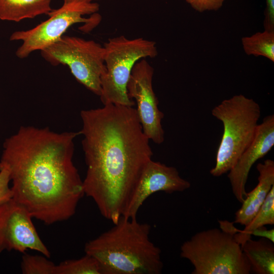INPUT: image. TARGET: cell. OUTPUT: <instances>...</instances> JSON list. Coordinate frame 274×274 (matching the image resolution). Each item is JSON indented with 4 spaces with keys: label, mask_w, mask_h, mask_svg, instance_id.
<instances>
[{
    "label": "cell",
    "mask_w": 274,
    "mask_h": 274,
    "mask_svg": "<svg viewBox=\"0 0 274 274\" xmlns=\"http://www.w3.org/2000/svg\"><path fill=\"white\" fill-rule=\"evenodd\" d=\"M80 134L22 126L3 143L0 169L9 172L12 198L46 225L72 218L85 195L73 161Z\"/></svg>",
    "instance_id": "6da1fadb"
},
{
    "label": "cell",
    "mask_w": 274,
    "mask_h": 274,
    "mask_svg": "<svg viewBox=\"0 0 274 274\" xmlns=\"http://www.w3.org/2000/svg\"><path fill=\"white\" fill-rule=\"evenodd\" d=\"M80 116L87 166L84 194L93 199L104 218L115 224L152 159L150 140L133 107L109 104L82 110Z\"/></svg>",
    "instance_id": "7a4b0ae2"
},
{
    "label": "cell",
    "mask_w": 274,
    "mask_h": 274,
    "mask_svg": "<svg viewBox=\"0 0 274 274\" xmlns=\"http://www.w3.org/2000/svg\"><path fill=\"white\" fill-rule=\"evenodd\" d=\"M151 226L121 216L114 226L86 243L85 254L100 263L104 274H160L161 251L150 238Z\"/></svg>",
    "instance_id": "3957f363"
},
{
    "label": "cell",
    "mask_w": 274,
    "mask_h": 274,
    "mask_svg": "<svg viewBox=\"0 0 274 274\" xmlns=\"http://www.w3.org/2000/svg\"><path fill=\"white\" fill-rule=\"evenodd\" d=\"M223 124V132L218 148L216 164L210 170L214 177L228 172L253 141L261 116L259 105L242 94L224 99L212 110Z\"/></svg>",
    "instance_id": "277c9868"
},
{
    "label": "cell",
    "mask_w": 274,
    "mask_h": 274,
    "mask_svg": "<svg viewBox=\"0 0 274 274\" xmlns=\"http://www.w3.org/2000/svg\"><path fill=\"white\" fill-rule=\"evenodd\" d=\"M235 232L212 228L185 242L180 256L193 266L192 274H249L251 266Z\"/></svg>",
    "instance_id": "5b68a950"
},
{
    "label": "cell",
    "mask_w": 274,
    "mask_h": 274,
    "mask_svg": "<svg viewBox=\"0 0 274 274\" xmlns=\"http://www.w3.org/2000/svg\"><path fill=\"white\" fill-rule=\"evenodd\" d=\"M106 72L101 77L103 105L113 104L133 107L127 93V84L134 65L140 60L157 56L156 43L142 38L124 36L110 38L104 43Z\"/></svg>",
    "instance_id": "8992f818"
},
{
    "label": "cell",
    "mask_w": 274,
    "mask_h": 274,
    "mask_svg": "<svg viewBox=\"0 0 274 274\" xmlns=\"http://www.w3.org/2000/svg\"><path fill=\"white\" fill-rule=\"evenodd\" d=\"M41 54L53 65L67 66L80 83L100 96L101 77L106 70L104 46L93 40L63 35L41 50Z\"/></svg>",
    "instance_id": "52a82bcc"
},
{
    "label": "cell",
    "mask_w": 274,
    "mask_h": 274,
    "mask_svg": "<svg viewBox=\"0 0 274 274\" xmlns=\"http://www.w3.org/2000/svg\"><path fill=\"white\" fill-rule=\"evenodd\" d=\"M99 8L97 3L62 5L53 9L48 14L49 18L35 27L13 32L10 40L22 42L16 51V56L24 59L35 51H41L59 40L75 24H96L100 20L96 13Z\"/></svg>",
    "instance_id": "ba28073f"
},
{
    "label": "cell",
    "mask_w": 274,
    "mask_h": 274,
    "mask_svg": "<svg viewBox=\"0 0 274 274\" xmlns=\"http://www.w3.org/2000/svg\"><path fill=\"white\" fill-rule=\"evenodd\" d=\"M153 74L154 68L146 58L140 60L133 67L126 89L128 97L136 102L135 109L144 133L150 140L161 144L164 140L161 124L164 114L159 109L153 89Z\"/></svg>",
    "instance_id": "9c48e42d"
},
{
    "label": "cell",
    "mask_w": 274,
    "mask_h": 274,
    "mask_svg": "<svg viewBox=\"0 0 274 274\" xmlns=\"http://www.w3.org/2000/svg\"><path fill=\"white\" fill-rule=\"evenodd\" d=\"M32 217L12 198L0 206V253L32 250L50 258L51 254L40 237Z\"/></svg>",
    "instance_id": "30bf717a"
},
{
    "label": "cell",
    "mask_w": 274,
    "mask_h": 274,
    "mask_svg": "<svg viewBox=\"0 0 274 274\" xmlns=\"http://www.w3.org/2000/svg\"><path fill=\"white\" fill-rule=\"evenodd\" d=\"M191 186L182 178L176 168L152 159L145 167L122 217L135 219L144 202L152 194L183 192Z\"/></svg>",
    "instance_id": "8fae6325"
},
{
    "label": "cell",
    "mask_w": 274,
    "mask_h": 274,
    "mask_svg": "<svg viewBox=\"0 0 274 274\" xmlns=\"http://www.w3.org/2000/svg\"><path fill=\"white\" fill-rule=\"evenodd\" d=\"M273 146L274 115H270L259 124L253 141L228 172V178L232 191L239 202L242 203L246 196V184L251 167L258 160L265 156Z\"/></svg>",
    "instance_id": "7c38bea8"
},
{
    "label": "cell",
    "mask_w": 274,
    "mask_h": 274,
    "mask_svg": "<svg viewBox=\"0 0 274 274\" xmlns=\"http://www.w3.org/2000/svg\"><path fill=\"white\" fill-rule=\"evenodd\" d=\"M258 184L249 192L236 212L234 223L246 226L255 216L274 186V161L270 159L257 165Z\"/></svg>",
    "instance_id": "4fadbf2b"
},
{
    "label": "cell",
    "mask_w": 274,
    "mask_h": 274,
    "mask_svg": "<svg viewBox=\"0 0 274 274\" xmlns=\"http://www.w3.org/2000/svg\"><path fill=\"white\" fill-rule=\"evenodd\" d=\"M241 246L250 263L251 272L257 274L274 273L273 243L263 237L258 240L251 237Z\"/></svg>",
    "instance_id": "5bb4252c"
},
{
    "label": "cell",
    "mask_w": 274,
    "mask_h": 274,
    "mask_svg": "<svg viewBox=\"0 0 274 274\" xmlns=\"http://www.w3.org/2000/svg\"><path fill=\"white\" fill-rule=\"evenodd\" d=\"M51 0H0V20L19 22L48 15L53 9Z\"/></svg>",
    "instance_id": "9a60e30c"
},
{
    "label": "cell",
    "mask_w": 274,
    "mask_h": 274,
    "mask_svg": "<svg viewBox=\"0 0 274 274\" xmlns=\"http://www.w3.org/2000/svg\"><path fill=\"white\" fill-rule=\"evenodd\" d=\"M274 224V186L251 221L241 230L237 229L235 237L242 244L251 237V233L255 229L266 225Z\"/></svg>",
    "instance_id": "2e32d148"
},
{
    "label": "cell",
    "mask_w": 274,
    "mask_h": 274,
    "mask_svg": "<svg viewBox=\"0 0 274 274\" xmlns=\"http://www.w3.org/2000/svg\"><path fill=\"white\" fill-rule=\"evenodd\" d=\"M242 44L248 55L263 56L274 62V31L264 30L244 37Z\"/></svg>",
    "instance_id": "e0dca14e"
},
{
    "label": "cell",
    "mask_w": 274,
    "mask_h": 274,
    "mask_svg": "<svg viewBox=\"0 0 274 274\" xmlns=\"http://www.w3.org/2000/svg\"><path fill=\"white\" fill-rule=\"evenodd\" d=\"M56 274H104V271L96 258L85 254L80 258L60 262L57 265Z\"/></svg>",
    "instance_id": "ac0fdd59"
},
{
    "label": "cell",
    "mask_w": 274,
    "mask_h": 274,
    "mask_svg": "<svg viewBox=\"0 0 274 274\" xmlns=\"http://www.w3.org/2000/svg\"><path fill=\"white\" fill-rule=\"evenodd\" d=\"M45 256L25 254L22 256L21 269L23 274H56L57 265Z\"/></svg>",
    "instance_id": "d6986e66"
},
{
    "label": "cell",
    "mask_w": 274,
    "mask_h": 274,
    "mask_svg": "<svg viewBox=\"0 0 274 274\" xmlns=\"http://www.w3.org/2000/svg\"><path fill=\"white\" fill-rule=\"evenodd\" d=\"M195 10L203 12L219 9L226 0H185Z\"/></svg>",
    "instance_id": "ffe728a7"
},
{
    "label": "cell",
    "mask_w": 274,
    "mask_h": 274,
    "mask_svg": "<svg viewBox=\"0 0 274 274\" xmlns=\"http://www.w3.org/2000/svg\"><path fill=\"white\" fill-rule=\"evenodd\" d=\"M10 179L8 170L0 169V206L12 198V192L9 186Z\"/></svg>",
    "instance_id": "44dd1931"
},
{
    "label": "cell",
    "mask_w": 274,
    "mask_h": 274,
    "mask_svg": "<svg viewBox=\"0 0 274 274\" xmlns=\"http://www.w3.org/2000/svg\"><path fill=\"white\" fill-rule=\"evenodd\" d=\"M265 3L264 28V30L274 31V0H265Z\"/></svg>",
    "instance_id": "7402d4cb"
},
{
    "label": "cell",
    "mask_w": 274,
    "mask_h": 274,
    "mask_svg": "<svg viewBox=\"0 0 274 274\" xmlns=\"http://www.w3.org/2000/svg\"><path fill=\"white\" fill-rule=\"evenodd\" d=\"M251 235L258 236L261 237L266 238L272 243H274V229L273 228L267 230L264 226L257 228L253 231Z\"/></svg>",
    "instance_id": "603a6c76"
},
{
    "label": "cell",
    "mask_w": 274,
    "mask_h": 274,
    "mask_svg": "<svg viewBox=\"0 0 274 274\" xmlns=\"http://www.w3.org/2000/svg\"><path fill=\"white\" fill-rule=\"evenodd\" d=\"M100 0H63V5H68L76 3H96L95 2Z\"/></svg>",
    "instance_id": "cb8c5ba5"
}]
</instances>
